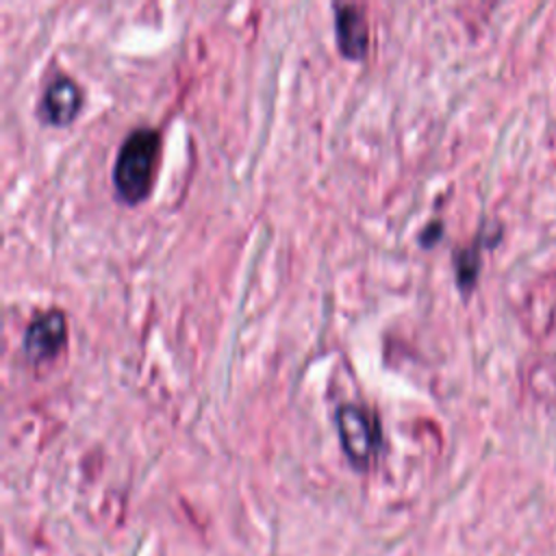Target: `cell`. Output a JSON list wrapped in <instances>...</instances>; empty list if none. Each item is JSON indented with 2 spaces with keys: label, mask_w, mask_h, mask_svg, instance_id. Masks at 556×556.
I'll return each mask as SVG.
<instances>
[{
  "label": "cell",
  "mask_w": 556,
  "mask_h": 556,
  "mask_svg": "<svg viewBox=\"0 0 556 556\" xmlns=\"http://www.w3.org/2000/svg\"><path fill=\"white\" fill-rule=\"evenodd\" d=\"M161 154V135L150 126H139L122 141L113 163V185L117 195L137 204L152 191Z\"/></svg>",
  "instance_id": "obj_1"
},
{
  "label": "cell",
  "mask_w": 556,
  "mask_h": 556,
  "mask_svg": "<svg viewBox=\"0 0 556 556\" xmlns=\"http://www.w3.org/2000/svg\"><path fill=\"white\" fill-rule=\"evenodd\" d=\"M334 426L350 465L358 471L367 469L380 447V428L376 417L361 404H341L334 413Z\"/></svg>",
  "instance_id": "obj_2"
},
{
  "label": "cell",
  "mask_w": 556,
  "mask_h": 556,
  "mask_svg": "<svg viewBox=\"0 0 556 556\" xmlns=\"http://www.w3.org/2000/svg\"><path fill=\"white\" fill-rule=\"evenodd\" d=\"M65 343H67V324H65L63 311L59 308H48L37 313L28 321L22 339L24 354L35 365L52 361L65 348Z\"/></svg>",
  "instance_id": "obj_3"
},
{
  "label": "cell",
  "mask_w": 556,
  "mask_h": 556,
  "mask_svg": "<svg viewBox=\"0 0 556 556\" xmlns=\"http://www.w3.org/2000/svg\"><path fill=\"white\" fill-rule=\"evenodd\" d=\"M334 39L339 52L350 61L365 59L369 50V22L358 4H332Z\"/></svg>",
  "instance_id": "obj_4"
},
{
  "label": "cell",
  "mask_w": 556,
  "mask_h": 556,
  "mask_svg": "<svg viewBox=\"0 0 556 556\" xmlns=\"http://www.w3.org/2000/svg\"><path fill=\"white\" fill-rule=\"evenodd\" d=\"M83 106V91L80 85L70 76H56L48 83L41 102H39V117L50 126H65L70 124Z\"/></svg>",
  "instance_id": "obj_5"
},
{
  "label": "cell",
  "mask_w": 556,
  "mask_h": 556,
  "mask_svg": "<svg viewBox=\"0 0 556 556\" xmlns=\"http://www.w3.org/2000/svg\"><path fill=\"white\" fill-rule=\"evenodd\" d=\"M454 267H456V280L460 289H471V285L476 282L478 276V267H480V256L476 248H465L458 250L454 254Z\"/></svg>",
  "instance_id": "obj_6"
},
{
  "label": "cell",
  "mask_w": 556,
  "mask_h": 556,
  "mask_svg": "<svg viewBox=\"0 0 556 556\" xmlns=\"http://www.w3.org/2000/svg\"><path fill=\"white\" fill-rule=\"evenodd\" d=\"M441 235V222H432L424 228V232L419 235V241L421 245H432V241H437Z\"/></svg>",
  "instance_id": "obj_7"
}]
</instances>
